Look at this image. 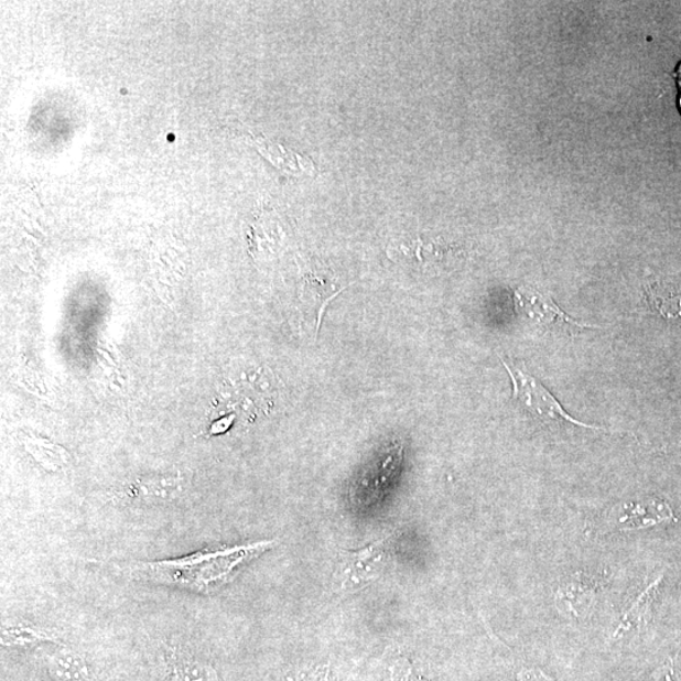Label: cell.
<instances>
[{"label": "cell", "instance_id": "52a82bcc", "mask_svg": "<svg viewBox=\"0 0 681 681\" xmlns=\"http://www.w3.org/2000/svg\"><path fill=\"white\" fill-rule=\"evenodd\" d=\"M48 668L57 681H94L87 663L74 651L63 650L52 655Z\"/></svg>", "mask_w": 681, "mask_h": 681}, {"label": "cell", "instance_id": "8fae6325", "mask_svg": "<svg viewBox=\"0 0 681 681\" xmlns=\"http://www.w3.org/2000/svg\"><path fill=\"white\" fill-rule=\"evenodd\" d=\"M3 639L8 645H28L50 640V634L33 625H14L7 627Z\"/></svg>", "mask_w": 681, "mask_h": 681}, {"label": "cell", "instance_id": "30bf717a", "mask_svg": "<svg viewBox=\"0 0 681 681\" xmlns=\"http://www.w3.org/2000/svg\"><path fill=\"white\" fill-rule=\"evenodd\" d=\"M660 582L661 577L651 583L650 586L641 593L640 597L636 599L635 605L628 609V613L625 615L621 624H619L615 636H618L624 631L631 630V628L640 627L646 623V615L649 613L651 602L655 593H657Z\"/></svg>", "mask_w": 681, "mask_h": 681}, {"label": "cell", "instance_id": "4fadbf2b", "mask_svg": "<svg viewBox=\"0 0 681 681\" xmlns=\"http://www.w3.org/2000/svg\"><path fill=\"white\" fill-rule=\"evenodd\" d=\"M388 681H415L410 662L404 658L392 661L388 668Z\"/></svg>", "mask_w": 681, "mask_h": 681}, {"label": "cell", "instance_id": "2e32d148", "mask_svg": "<svg viewBox=\"0 0 681 681\" xmlns=\"http://www.w3.org/2000/svg\"><path fill=\"white\" fill-rule=\"evenodd\" d=\"M522 681H545V678L543 677L538 678L536 675L527 674L526 680L522 679Z\"/></svg>", "mask_w": 681, "mask_h": 681}, {"label": "cell", "instance_id": "5bb4252c", "mask_svg": "<svg viewBox=\"0 0 681 681\" xmlns=\"http://www.w3.org/2000/svg\"><path fill=\"white\" fill-rule=\"evenodd\" d=\"M653 303L658 311L667 318L681 317V296H670V299H661L653 296Z\"/></svg>", "mask_w": 681, "mask_h": 681}, {"label": "cell", "instance_id": "7c38bea8", "mask_svg": "<svg viewBox=\"0 0 681 681\" xmlns=\"http://www.w3.org/2000/svg\"><path fill=\"white\" fill-rule=\"evenodd\" d=\"M331 672L327 667H304L285 672L275 681H331Z\"/></svg>", "mask_w": 681, "mask_h": 681}, {"label": "cell", "instance_id": "9a60e30c", "mask_svg": "<svg viewBox=\"0 0 681 681\" xmlns=\"http://www.w3.org/2000/svg\"><path fill=\"white\" fill-rule=\"evenodd\" d=\"M655 681H681V657L670 659L655 677Z\"/></svg>", "mask_w": 681, "mask_h": 681}, {"label": "cell", "instance_id": "7a4b0ae2", "mask_svg": "<svg viewBox=\"0 0 681 681\" xmlns=\"http://www.w3.org/2000/svg\"><path fill=\"white\" fill-rule=\"evenodd\" d=\"M506 371L512 382V399L527 409L528 412L550 421H558L587 428L592 431H604V428L584 424L565 412V409L554 398L543 383L526 369V365H510L502 360Z\"/></svg>", "mask_w": 681, "mask_h": 681}, {"label": "cell", "instance_id": "ba28073f", "mask_svg": "<svg viewBox=\"0 0 681 681\" xmlns=\"http://www.w3.org/2000/svg\"><path fill=\"white\" fill-rule=\"evenodd\" d=\"M24 448L47 471H58L68 465V453L60 445L39 439H24Z\"/></svg>", "mask_w": 681, "mask_h": 681}, {"label": "cell", "instance_id": "9c48e42d", "mask_svg": "<svg viewBox=\"0 0 681 681\" xmlns=\"http://www.w3.org/2000/svg\"><path fill=\"white\" fill-rule=\"evenodd\" d=\"M171 681H218V679L216 671L207 663L174 652Z\"/></svg>", "mask_w": 681, "mask_h": 681}, {"label": "cell", "instance_id": "5b68a950", "mask_svg": "<svg viewBox=\"0 0 681 681\" xmlns=\"http://www.w3.org/2000/svg\"><path fill=\"white\" fill-rule=\"evenodd\" d=\"M185 493V478L179 475H164L138 478L118 491L116 497L127 502L159 505L176 501Z\"/></svg>", "mask_w": 681, "mask_h": 681}, {"label": "cell", "instance_id": "3957f363", "mask_svg": "<svg viewBox=\"0 0 681 681\" xmlns=\"http://www.w3.org/2000/svg\"><path fill=\"white\" fill-rule=\"evenodd\" d=\"M387 541L382 540L357 552L344 553L334 575L335 590L346 595L360 591L377 580L387 564Z\"/></svg>", "mask_w": 681, "mask_h": 681}, {"label": "cell", "instance_id": "6da1fadb", "mask_svg": "<svg viewBox=\"0 0 681 681\" xmlns=\"http://www.w3.org/2000/svg\"><path fill=\"white\" fill-rule=\"evenodd\" d=\"M273 541L230 548H207L185 556L126 563L121 570L138 581L212 593L230 582L238 568L273 547Z\"/></svg>", "mask_w": 681, "mask_h": 681}, {"label": "cell", "instance_id": "e0dca14e", "mask_svg": "<svg viewBox=\"0 0 681 681\" xmlns=\"http://www.w3.org/2000/svg\"><path fill=\"white\" fill-rule=\"evenodd\" d=\"M680 105H681V99H680Z\"/></svg>", "mask_w": 681, "mask_h": 681}, {"label": "cell", "instance_id": "8992f818", "mask_svg": "<svg viewBox=\"0 0 681 681\" xmlns=\"http://www.w3.org/2000/svg\"><path fill=\"white\" fill-rule=\"evenodd\" d=\"M329 274L331 273L323 272L322 269H312L309 270V274L304 278L305 283L302 299L307 302L309 310L316 314L317 334L320 332L323 313H325L327 305L335 296L345 290V287H340L336 279L331 278Z\"/></svg>", "mask_w": 681, "mask_h": 681}, {"label": "cell", "instance_id": "277c9868", "mask_svg": "<svg viewBox=\"0 0 681 681\" xmlns=\"http://www.w3.org/2000/svg\"><path fill=\"white\" fill-rule=\"evenodd\" d=\"M515 307L522 317L537 323L539 326H575L580 328H592L587 323H581L568 316L559 309L555 302L545 293L532 290L529 287H521L515 292Z\"/></svg>", "mask_w": 681, "mask_h": 681}]
</instances>
